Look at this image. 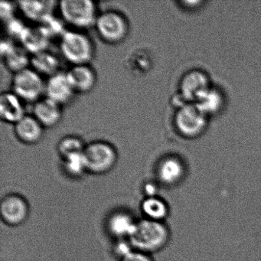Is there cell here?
<instances>
[{
	"label": "cell",
	"instance_id": "6da1fadb",
	"mask_svg": "<svg viewBox=\"0 0 261 261\" xmlns=\"http://www.w3.org/2000/svg\"><path fill=\"white\" fill-rule=\"evenodd\" d=\"M170 236V230L164 222L145 218L137 221L129 241L134 250L150 254L163 250Z\"/></svg>",
	"mask_w": 261,
	"mask_h": 261
},
{
	"label": "cell",
	"instance_id": "7a4b0ae2",
	"mask_svg": "<svg viewBox=\"0 0 261 261\" xmlns=\"http://www.w3.org/2000/svg\"><path fill=\"white\" fill-rule=\"evenodd\" d=\"M63 57L73 65H87L94 59L95 48L89 36L82 32L66 31L61 38Z\"/></svg>",
	"mask_w": 261,
	"mask_h": 261
},
{
	"label": "cell",
	"instance_id": "3957f363",
	"mask_svg": "<svg viewBox=\"0 0 261 261\" xmlns=\"http://www.w3.org/2000/svg\"><path fill=\"white\" fill-rule=\"evenodd\" d=\"M87 172L103 175L112 170L117 162L115 147L108 142L97 140L86 144L83 152Z\"/></svg>",
	"mask_w": 261,
	"mask_h": 261
},
{
	"label": "cell",
	"instance_id": "277c9868",
	"mask_svg": "<svg viewBox=\"0 0 261 261\" xmlns=\"http://www.w3.org/2000/svg\"><path fill=\"white\" fill-rule=\"evenodd\" d=\"M59 7L62 20L77 29L94 27L99 15L91 0H62Z\"/></svg>",
	"mask_w": 261,
	"mask_h": 261
},
{
	"label": "cell",
	"instance_id": "5b68a950",
	"mask_svg": "<svg viewBox=\"0 0 261 261\" xmlns=\"http://www.w3.org/2000/svg\"><path fill=\"white\" fill-rule=\"evenodd\" d=\"M94 27L100 39L111 45L124 41L129 30L126 18L122 13L113 10L100 13Z\"/></svg>",
	"mask_w": 261,
	"mask_h": 261
},
{
	"label": "cell",
	"instance_id": "8992f818",
	"mask_svg": "<svg viewBox=\"0 0 261 261\" xmlns=\"http://www.w3.org/2000/svg\"><path fill=\"white\" fill-rule=\"evenodd\" d=\"M45 83L40 74L33 68L15 73L12 79V90L22 101L36 102L45 93Z\"/></svg>",
	"mask_w": 261,
	"mask_h": 261
},
{
	"label": "cell",
	"instance_id": "52a82bcc",
	"mask_svg": "<svg viewBox=\"0 0 261 261\" xmlns=\"http://www.w3.org/2000/svg\"><path fill=\"white\" fill-rule=\"evenodd\" d=\"M175 123L181 135L192 138L200 135L205 129L207 116L193 103H188L178 108L175 117Z\"/></svg>",
	"mask_w": 261,
	"mask_h": 261
},
{
	"label": "cell",
	"instance_id": "ba28073f",
	"mask_svg": "<svg viewBox=\"0 0 261 261\" xmlns=\"http://www.w3.org/2000/svg\"><path fill=\"white\" fill-rule=\"evenodd\" d=\"M0 214L4 223L16 227L27 221L30 215V205L22 195L9 194L1 201Z\"/></svg>",
	"mask_w": 261,
	"mask_h": 261
},
{
	"label": "cell",
	"instance_id": "9c48e42d",
	"mask_svg": "<svg viewBox=\"0 0 261 261\" xmlns=\"http://www.w3.org/2000/svg\"><path fill=\"white\" fill-rule=\"evenodd\" d=\"M210 88L204 73L194 71L183 77L180 84V96L186 103H195Z\"/></svg>",
	"mask_w": 261,
	"mask_h": 261
},
{
	"label": "cell",
	"instance_id": "30bf717a",
	"mask_svg": "<svg viewBox=\"0 0 261 261\" xmlns=\"http://www.w3.org/2000/svg\"><path fill=\"white\" fill-rule=\"evenodd\" d=\"M45 94L46 97L62 106L72 100L75 91L73 89L66 73H57L48 77L45 82Z\"/></svg>",
	"mask_w": 261,
	"mask_h": 261
},
{
	"label": "cell",
	"instance_id": "8fae6325",
	"mask_svg": "<svg viewBox=\"0 0 261 261\" xmlns=\"http://www.w3.org/2000/svg\"><path fill=\"white\" fill-rule=\"evenodd\" d=\"M30 53L21 45L17 46L10 41L1 42V56L7 69L15 74L29 68L31 62Z\"/></svg>",
	"mask_w": 261,
	"mask_h": 261
},
{
	"label": "cell",
	"instance_id": "7c38bea8",
	"mask_svg": "<svg viewBox=\"0 0 261 261\" xmlns=\"http://www.w3.org/2000/svg\"><path fill=\"white\" fill-rule=\"evenodd\" d=\"M66 74L75 93H89L97 83V74L89 64L73 65Z\"/></svg>",
	"mask_w": 261,
	"mask_h": 261
},
{
	"label": "cell",
	"instance_id": "4fadbf2b",
	"mask_svg": "<svg viewBox=\"0 0 261 261\" xmlns=\"http://www.w3.org/2000/svg\"><path fill=\"white\" fill-rule=\"evenodd\" d=\"M33 116L43 127H53L62 119V106L45 97L35 102L33 107Z\"/></svg>",
	"mask_w": 261,
	"mask_h": 261
},
{
	"label": "cell",
	"instance_id": "5bb4252c",
	"mask_svg": "<svg viewBox=\"0 0 261 261\" xmlns=\"http://www.w3.org/2000/svg\"><path fill=\"white\" fill-rule=\"evenodd\" d=\"M57 2L54 0H41V1H19V10L24 16L33 22L39 24L53 16Z\"/></svg>",
	"mask_w": 261,
	"mask_h": 261
},
{
	"label": "cell",
	"instance_id": "9a60e30c",
	"mask_svg": "<svg viewBox=\"0 0 261 261\" xmlns=\"http://www.w3.org/2000/svg\"><path fill=\"white\" fill-rule=\"evenodd\" d=\"M43 128L33 115H25L14 124L15 135L24 144H36L42 139Z\"/></svg>",
	"mask_w": 261,
	"mask_h": 261
},
{
	"label": "cell",
	"instance_id": "2e32d148",
	"mask_svg": "<svg viewBox=\"0 0 261 261\" xmlns=\"http://www.w3.org/2000/svg\"><path fill=\"white\" fill-rule=\"evenodd\" d=\"M22 46L33 55L46 51L49 46V36L41 25L36 27H27L19 39Z\"/></svg>",
	"mask_w": 261,
	"mask_h": 261
},
{
	"label": "cell",
	"instance_id": "e0dca14e",
	"mask_svg": "<svg viewBox=\"0 0 261 261\" xmlns=\"http://www.w3.org/2000/svg\"><path fill=\"white\" fill-rule=\"evenodd\" d=\"M25 116L22 100L13 91L0 95V117L4 121L16 124Z\"/></svg>",
	"mask_w": 261,
	"mask_h": 261
},
{
	"label": "cell",
	"instance_id": "ac0fdd59",
	"mask_svg": "<svg viewBox=\"0 0 261 261\" xmlns=\"http://www.w3.org/2000/svg\"><path fill=\"white\" fill-rule=\"evenodd\" d=\"M137 221L132 215L123 211L112 214L107 222L108 231L117 239H128L136 228Z\"/></svg>",
	"mask_w": 261,
	"mask_h": 261
},
{
	"label": "cell",
	"instance_id": "d6986e66",
	"mask_svg": "<svg viewBox=\"0 0 261 261\" xmlns=\"http://www.w3.org/2000/svg\"><path fill=\"white\" fill-rule=\"evenodd\" d=\"M185 166L176 157H168L160 162L157 168V176L160 182L166 186H174L184 178Z\"/></svg>",
	"mask_w": 261,
	"mask_h": 261
},
{
	"label": "cell",
	"instance_id": "ffe728a7",
	"mask_svg": "<svg viewBox=\"0 0 261 261\" xmlns=\"http://www.w3.org/2000/svg\"><path fill=\"white\" fill-rule=\"evenodd\" d=\"M30 65L40 75L43 74L50 77L60 72L61 62L59 57L48 50L33 55Z\"/></svg>",
	"mask_w": 261,
	"mask_h": 261
},
{
	"label": "cell",
	"instance_id": "44dd1931",
	"mask_svg": "<svg viewBox=\"0 0 261 261\" xmlns=\"http://www.w3.org/2000/svg\"><path fill=\"white\" fill-rule=\"evenodd\" d=\"M141 211L146 219L164 222L169 215L167 203L159 196L146 197L141 203Z\"/></svg>",
	"mask_w": 261,
	"mask_h": 261
},
{
	"label": "cell",
	"instance_id": "7402d4cb",
	"mask_svg": "<svg viewBox=\"0 0 261 261\" xmlns=\"http://www.w3.org/2000/svg\"><path fill=\"white\" fill-rule=\"evenodd\" d=\"M223 101L221 93L210 88L194 105L207 117L218 113L222 107Z\"/></svg>",
	"mask_w": 261,
	"mask_h": 261
},
{
	"label": "cell",
	"instance_id": "603a6c76",
	"mask_svg": "<svg viewBox=\"0 0 261 261\" xmlns=\"http://www.w3.org/2000/svg\"><path fill=\"white\" fill-rule=\"evenodd\" d=\"M86 145L75 136L63 137L58 143L57 151L62 160L76 154L82 153Z\"/></svg>",
	"mask_w": 261,
	"mask_h": 261
},
{
	"label": "cell",
	"instance_id": "cb8c5ba5",
	"mask_svg": "<svg viewBox=\"0 0 261 261\" xmlns=\"http://www.w3.org/2000/svg\"><path fill=\"white\" fill-rule=\"evenodd\" d=\"M63 164L65 172L72 178H79L87 172L83 152L65 159Z\"/></svg>",
	"mask_w": 261,
	"mask_h": 261
},
{
	"label": "cell",
	"instance_id": "d4e9b609",
	"mask_svg": "<svg viewBox=\"0 0 261 261\" xmlns=\"http://www.w3.org/2000/svg\"><path fill=\"white\" fill-rule=\"evenodd\" d=\"M63 21L53 16L46 20L44 21L39 25H41L42 29L45 30V33L49 36L50 39H51L55 37H60L61 39L64 33L66 32Z\"/></svg>",
	"mask_w": 261,
	"mask_h": 261
},
{
	"label": "cell",
	"instance_id": "484cf974",
	"mask_svg": "<svg viewBox=\"0 0 261 261\" xmlns=\"http://www.w3.org/2000/svg\"><path fill=\"white\" fill-rule=\"evenodd\" d=\"M5 28L6 32L10 37L19 39L27 27L19 19L13 18L11 20L6 22Z\"/></svg>",
	"mask_w": 261,
	"mask_h": 261
},
{
	"label": "cell",
	"instance_id": "4316f807",
	"mask_svg": "<svg viewBox=\"0 0 261 261\" xmlns=\"http://www.w3.org/2000/svg\"><path fill=\"white\" fill-rule=\"evenodd\" d=\"M15 6L13 3L1 1L0 3V17L3 22H7L11 20L14 16Z\"/></svg>",
	"mask_w": 261,
	"mask_h": 261
},
{
	"label": "cell",
	"instance_id": "83f0119b",
	"mask_svg": "<svg viewBox=\"0 0 261 261\" xmlns=\"http://www.w3.org/2000/svg\"><path fill=\"white\" fill-rule=\"evenodd\" d=\"M133 250H134V249L129 240L128 241L125 239L119 240L114 247V252L117 256H120V259L129 254Z\"/></svg>",
	"mask_w": 261,
	"mask_h": 261
},
{
	"label": "cell",
	"instance_id": "f1b7e54d",
	"mask_svg": "<svg viewBox=\"0 0 261 261\" xmlns=\"http://www.w3.org/2000/svg\"><path fill=\"white\" fill-rule=\"evenodd\" d=\"M121 261H154L149 253H143L139 250H133L129 254L122 258Z\"/></svg>",
	"mask_w": 261,
	"mask_h": 261
},
{
	"label": "cell",
	"instance_id": "f546056e",
	"mask_svg": "<svg viewBox=\"0 0 261 261\" xmlns=\"http://www.w3.org/2000/svg\"><path fill=\"white\" fill-rule=\"evenodd\" d=\"M143 191H144L146 197L158 196L157 195L158 189H157L156 185L154 184V183H146L144 186V188H143Z\"/></svg>",
	"mask_w": 261,
	"mask_h": 261
}]
</instances>
